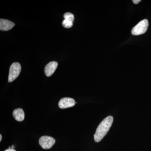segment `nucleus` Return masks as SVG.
<instances>
[{
    "label": "nucleus",
    "instance_id": "f257e3e1",
    "mask_svg": "<svg viewBox=\"0 0 151 151\" xmlns=\"http://www.w3.org/2000/svg\"><path fill=\"white\" fill-rule=\"evenodd\" d=\"M113 122V116H108L100 123L94 135L95 142H99L102 140L110 130Z\"/></svg>",
    "mask_w": 151,
    "mask_h": 151
},
{
    "label": "nucleus",
    "instance_id": "f03ea898",
    "mask_svg": "<svg viewBox=\"0 0 151 151\" xmlns=\"http://www.w3.org/2000/svg\"><path fill=\"white\" fill-rule=\"evenodd\" d=\"M148 25L147 20L145 19L141 21L132 29V34L134 35H139L145 33L147 30Z\"/></svg>",
    "mask_w": 151,
    "mask_h": 151
},
{
    "label": "nucleus",
    "instance_id": "7ed1b4c3",
    "mask_svg": "<svg viewBox=\"0 0 151 151\" xmlns=\"http://www.w3.org/2000/svg\"><path fill=\"white\" fill-rule=\"evenodd\" d=\"M21 71V65L18 62H14L10 67L8 77V81L12 82L15 80L19 75Z\"/></svg>",
    "mask_w": 151,
    "mask_h": 151
},
{
    "label": "nucleus",
    "instance_id": "20e7f679",
    "mask_svg": "<svg viewBox=\"0 0 151 151\" xmlns=\"http://www.w3.org/2000/svg\"><path fill=\"white\" fill-rule=\"evenodd\" d=\"M55 142L54 138L50 136H44L41 137L39 141L40 145L44 149L51 148Z\"/></svg>",
    "mask_w": 151,
    "mask_h": 151
},
{
    "label": "nucleus",
    "instance_id": "39448f33",
    "mask_svg": "<svg viewBox=\"0 0 151 151\" xmlns=\"http://www.w3.org/2000/svg\"><path fill=\"white\" fill-rule=\"evenodd\" d=\"M75 103V100L73 98L64 97L60 100L58 103V106L61 109H65L73 107Z\"/></svg>",
    "mask_w": 151,
    "mask_h": 151
},
{
    "label": "nucleus",
    "instance_id": "423d86ee",
    "mask_svg": "<svg viewBox=\"0 0 151 151\" xmlns=\"http://www.w3.org/2000/svg\"><path fill=\"white\" fill-rule=\"evenodd\" d=\"M58 63L56 61L49 63L45 68V73L47 77L51 76L54 73L58 67Z\"/></svg>",
    "mask_w": 151,
    "mask_h": 151
},
{
    "label": "nucleus",
    "instance_id": "0eeeda50",
    "mask_svg": "<svg viewBox=\"0 0 151 151\" xmlns=\"http://www.w3.org/2000/svg\"><path fill=\"white\" fill-rule=\"evenodd\" d=\"M12 22L5 19H0V30L1 31H9L12 29L15 26Z\"/></svg>",
    "mask_w": 151,
    "mask_h": 151
},
{
    "label": "nucleus",
    "instance_id": "6e6552de",
    "mask_svg": "<svg viewBox=\"0 0 151 151\" xmlns=\"http://www.w3.org/2000/svg\"><path fill=\"white\" fill-rule=\"evenodd\" d=\"M13 116L16 120L18 122H22L24 119V111L21 108H17L14 110Z\"/></svg>",
    "mask_w": 151,
    "mask_h": 151
},
{
    "label": "nucleus",
    "instance_id": "1a4fd4ad",
    "mask_svg": "<svg viewBox=\"0 0 151 151\" xmlns=\"http://www.w3.org/2000/svg\"><path fill=\"white\" fill-rule=\"evenodd\" d=\"M62 24L63 27L65 28H70L73 26V22L64 19L63 21Z\"/></svg>",
    "mask_w": 151,
    "mask_h": 151
},
{
    "label": "nucleus",
    "instance_id": "9d476101",
    "mask_svg": "<svg viewBox=\"0 0 151 151\" xmlns=\"http://www.w3.org/2000/svg\"><path fill=\"white\" fill-rule=\"evenodd\" d=\"M63 17L65 19L68 20L72 22H73L74 19V15L70 12L65 13L63 15Z\"/></svg>",
    "mask_w": 151,
    "mask_h": 151
},
{
    "label": "nucleus",
    "instance_id": "9b49d317",
    "mask_svg": "<svg viewBox=\"0 0 151 151\" xmlns=\"http://www.w3.org/2000/svg\"><path fill=\"white\" fill-rule=\"evenodd\" d=\"M141 1H140V0H134V1H133V2L134 4H139Z\"/></svg>",
    "mask_w": 151,
    "mask_h": 151
},
{
    "label": "nucleus",
    "instance_id": "f8f14e48",
    "mask_svg": "<svg viewBox=\"0 0 151 151\" xmlns=\"http://www.w3.org/2000/svg\"><path fill=\"white\" fill-rule=\"evenodd\" d=\"M5 151H16L14 149H8L7 150H6Z\"/></svg>",
    "mask_w": 151,
    "mask_h": 151
},
{
    "label": "nucleus",
    "instance_id": "ddd939ff",
    "mask_svg": "<svg viewBox=\"0 0 151 151\" xmlns=\"http://www.w3.org/2000/svg\"><path fill=\"white\" fill-rule=\"evenodd\" d=\"M2 136L1 134L0 135V142H1L2 140Z\"/></svg>",
    "mask_w": 151,
    "mask_h": 151
}]
</instances>
